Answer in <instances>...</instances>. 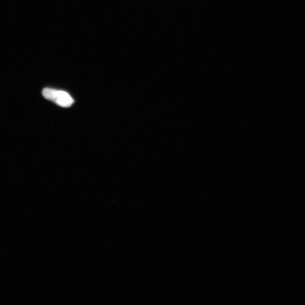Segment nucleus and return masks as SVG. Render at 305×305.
Here are the masks:
<instances>
[{
    "instance_id": "1",
    "label": "nucleus",
    "mask_w": 305,
    "mask_h": 305,
    "mask_svg": "<svg viewBox=\"0 0 305 305\" xmlns=\"http://www.w3.org/2000/svg\"><path fill=\"white\" fill-rule=\"evenodd\" d=\"M42 94L45 99L53 101L62 107H70L74 102L73 99L68 93L63 91H58L46 88L43 90Z\"/></svg>"
}]
</instances>
